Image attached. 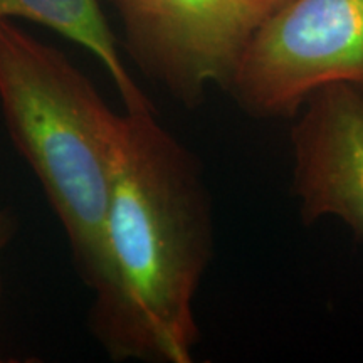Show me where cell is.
Wrapping results in <instances>:
<instances>
[{
    "label": "cell",
    "instance_id": "1",
    "mask_svg": "<svg viewBox=\"0 0 363 363\" xmlns=\"http://www.w3.org/2000/svg\"><path fill=\"white\" fill-rule=\"evenodd\" d=\"M214 254L202 163L157 120L125 111L88 326L115 362L192 363L195 296Z\"/></svg>",
    "mask_w": 363,
    "mask_h": 363
},
{
    "label": "cell",
    "instance_id": "2",
    "mask_svg": "<svg viewBox=\"0 0 363 363\" xmlns=\"http://www.w3.org/2000/svg\"><path fill=\"white\" fill-rule=\"evenodd\" d=\"M0 111L30 167L91 289L101 267L103 227L125 131L88 76L65 52L0 21Z\"/></svg>",
    "mask_w": 363,
    "mask_h": 363
},
{
    "label": "cell",
    "instance_id": "3",
    "mask_svg": "<svg viewBox=\"0 0 363 363\" xmlns=\"http://www.w3.org/2000/svg\"><path fill=\"white\" fill-rule=\"evenodd\" d=\"M363 89V0H289L267 13L227 91L246 115L293 120L316 89Z\"/></svg>",
    "mask_w": 363,
    "mask_h": 363
},
{
    "label": "cell",
    "instance_id": "4",
    "mask_svg": "<svg viewBox=\"0 0 363 363\" xmlns=\"http://www.w3.org/2000/svg\"><path fill=\"white\" fill-rule=\"evenodd\" d=\"M125 48L147 78L182 106H201L227 89L264 13L254 0H108Z\"/></svg>",
    "mask_w": 363,
    "mask_h": 363
},
{
    "label": "cell",
    "instance_id": "5",
    "mask_svg": "<svg viewBox=\"0 0 363 363\" xmlns=\"http://www.w3.org/2000/svg\"><path fill=\"white\" fill-rule=\"evenodd\" d=\"M293 120V192L303 222L337 217L363 239V89L323 86Z\"/></svg>",
    "mask_w": 363,
    "mask_h": 363
},
{
    "label": "cell",
    "instance_id": "6",
    "mask_svg": "<svg viewBox=\"0 0 363 363\" xmlns=\"http://www.w3.org/2000/svg\"><path fill=\"white\" fill-rule=\"evenodd\" d=\"M29 21L84 48L104 66L125 111H148L153 104L123 65L118 43L98 0H0V21Z\"/></svg>",
    "mask_w": 363,
    "mask_h": 363
},
{
    "label": "cell",
    "instance_id": "7",
    "mask_svg": "<svg viewBox=\"0 0 363 363\" xmlns=\"http://www.w3.org/2000/svg\"><path fill=\"white\" fill-rule=\"evenodd\" d=\"M13 235H16V220H13L11 211L0 203V256H2V252L11 244ZM0 293H2V284H0ZM2 362L4 357L2 352H0V363Z\"/></svg>",
    "mask_w": 363,
    "mask_h": 363
},
{
    "label": "cell",
    "instance_id": "8",
    "mask_svg": "<svg viewBox=\"0 0 363 363\" xmlns=\"http://www.w3.org/2000/svg\"><path fill=\"white\" fill-rule=\"evenodd\" d=\"M254 2L257 4V7L261 9L262 13H264V17L267 13H271L272 11H276V9L284 6L286 2H289V0H254Z\"/></svg>",
    "mask_w": 363,
    "mask_h": 363
}]
</instances>
